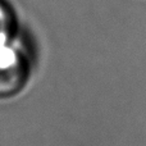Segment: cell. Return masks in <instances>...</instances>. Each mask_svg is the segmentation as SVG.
<instances>
[{"label":"cell","mask_w":146,"mask_h":146,"mask_svg":"<svg viewBox=\"0 0 146 146\" xmlns=\"http://www.w3.org/2000/svg\"><path fill=\"white\" fill-rule=\"evenodd\" d=\"M30 71L27 50L17 37L0 42V96L17 92L26 82Z\"/></svg>","instance_id":"cell-1"},{"label":"cell","mask_w":146,"mask_h":146,"mask_svg":"<svg viewBox=\"0 0 146 146\" xmlns=\"http://www.w3.org/2000/svg\"><path fill=\"white\" fill-rule=\"evenodd\" d=\"M14 18L4 3L0 1V42L14 37Z\"/></svg>","instance_id":"cell-2"}]
</instances>
